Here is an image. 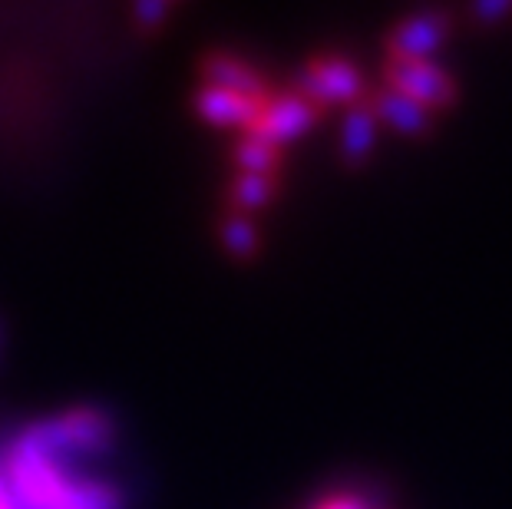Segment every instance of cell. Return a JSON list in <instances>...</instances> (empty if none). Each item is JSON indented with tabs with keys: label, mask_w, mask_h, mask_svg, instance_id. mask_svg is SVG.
<instances>
[{
	"label": "cell",
	"mask_w": 512,
	"mask_h": 509,
	"mask_svg": "<svg viewBox=\"0 0 512 509\" xmlns=\"http://www.w3.org/2000/svg\"><path fill=\"white\" fill-rule=\"evenodd\" d=\"M106 450V430L90 414L20 430L0 443V509H119Z\"/></svg>",
	"instance_id": "6da1fadb"
},
{
	"label": "cell",
	"mask_w": 512,
	"mask_h": 509,
	"mask_svg": "<svg viewBox=\"0 0 512 509\" xmlns=\"http://www.w3.org/2000/svg\"><path fill=\"white\" fill-rule=\"evenodd\" d=\"M311 509H387L374 503L370 496L364 493H354V490H334L331 496H324V500H318Z\"/></svg>",
	"instance_id": "7a4b0ae2"
}]
</instances>
